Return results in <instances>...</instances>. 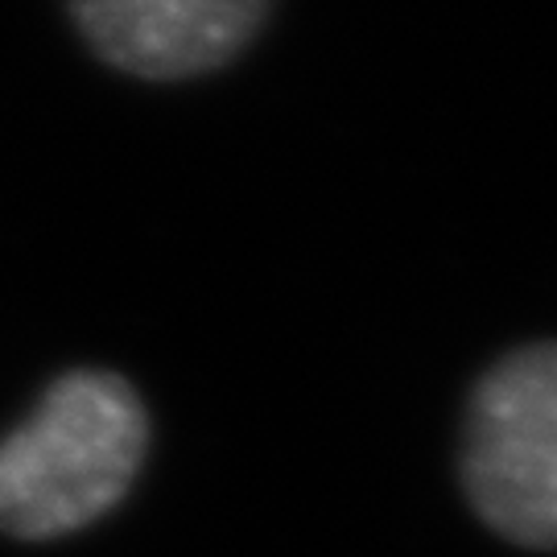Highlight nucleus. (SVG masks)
I'll return each mask as SVG.
<instances>
[{
    "label": "nucleus",
    "mask_w": 557,
    "mask_h": 557,
    "mask_svg": "<svg viewBox=\"0 0 557 557\" xmlns=\"http://www.w3.org/2000/svg\"><path fill=\"white\" fill-rule=\"evenodd\" d=\"M462 487L499 537L557 549V343L520 347L475 384Z\"/></svg>",
    "instance_id": "nucleus-2"
},
{
    "label": "nucleus",
    "mask_w": 557,
    "mask_h": 557,
    "mask_svg": "<svg viewBox=\"0 0 557 557\" xmlns=\"http://www.w3.org/2000/svg\"><path fill=\"white\" fill-rule=\"evenodd\" d=\"M103 62L140 79H190L236 59L269 0H71Z\"/></svg>",
    "instance_id": "nucleus-3"
},
{
    "label": "nucleus",
    "mask_w": 557,
    "mask_h": 557,
    "mask_svg": "<svg viewBox=\"0 0 557 557\" xmlns=\"http://www.w3.org/2000/svg\"><path fill=\"white\" fill-rule=\"evenodd\" d=\"M145 446V405L124 380L66 372L0 442V529L50 541L96 524L133 487Z\"/></svg>",
    "instance_id": "nucleus-1"
}]
</instances>
